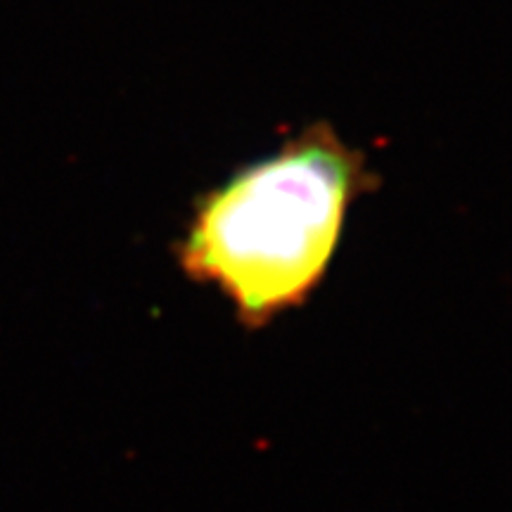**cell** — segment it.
I'll list each match as a JSON object with an SVG mask.
<instances>
[{"label":"cell","mask_w":512,"mask_h":512,"mask_svg":"<svg viewBox=\"0 0 512 512\" xmlns=\"http://www.w3.org/2000/svg\"><path fill=\"white\" fill-rule=\"evenodd\" d=\"M375 183L366 155L316 121L200 195L176 242L178 266L247 330L266 328L309 302L351 207Z\"/></svg>","instance_id":"cell-1"}]
</instances>
